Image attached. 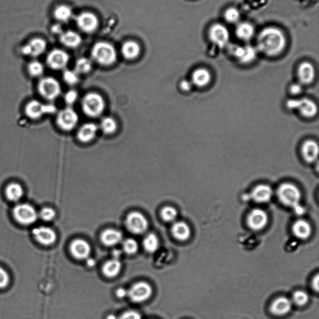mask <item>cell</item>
I'll return each instance as SVG.
<instances>
[{
  "mask_svg": "<svg viewBox=\"0 0 319 319\" xmlns=\"http://www.w3.org/2000/svg\"><path fill=\"white\" fill-rule=\"evenodd\" d=\"M256 42L258 50L268 56H276L285 49L286 38L280 29L270 26L260 32Z\"/></svg>",
  "mask_w": 319,
  "mask_h": 319,
  "instance_id": "6da1fadb",
  "label": "cell"
},
{
  "mask_svg": "<svg viewBox=\"0 0 319 319\" xmlns=\"http://www.w3.org/2000/svg\"><path fill=\"white\" fill-rule=\"evenodd\" d=\"M277 194L280 201L284 205L292 208L298 214H303V208L300 204L301 199L300 191L295 184L290 183L281 184L278 189Z\"/></svg>",
  "mask_w": 319,
  "mask_h": 319,
  "instance_id": "7a4b0ae2",
  "label": "cell"
},
{
  "mask_svg": "<svg viewBox=\"0 0 319 319\" xmlns=\"http://www.w3.org/2000/svg\"><path fill=\"white\" fill-rule=\"evenodd\" d=\"M106 108L104 98L100 94L90 92L86 94L81 100V108L88 117L96 118L102 114Z\"/></svg>",
  "mask_w": 319,
  "mask_h": 319,
  "instance_id": "3957f363",
  "label": "cell"
},
{
  "mask_svg": "<svg viewBox=\"0 0 319 319\" xmlns=\"http://www.w3.org/2000/svg\"><path fill=\"white\" fill-rule=\"evenodd\" d=\"M91 55L94 60L104 66L113 64L118 57L115 48L106 42L96 43L92 48Z\"/></svg>",
  "mask_w": 319,
  "mask_h": 319,
  "instance_id": "277c9868",
  "label": "cell"
},
{
  "mask_svg": "<svg viewBox=\"0 0 319 319\" xmlns=\"http://www.w3.org/2000/svg\"><path fill=\"white\" fill-rule=\"evenodd\" d=\"M40 97L52 102L62 94V90L59 81L50 76L40 78L37 86Z\"/></svg>",
  "mask_w": 319,
  "mask_h": 319,
  "instance_id": "5b68a950",
  "label": "cell"
},
{
  "mask_svg": "<svg viewBox=\"0 0 319 319\" xmlns=\"http://www.w3.org/2000/svg\"><path fill=\"white\" fill-rule=\"evenodd\" d=\"M57 112V108L54 104L43 103L38 100H30L25 106L24 114L28 118L38 120L46 115L54 114Z\"/></svg>",
  "mask_w": 319,
  "mask_h": 319,
  "instance_id": "8992f818",
  "label": "cell"
},
{
  "mask_svg": "<svg viewBox=\"0 0 319 319\" xmlns=\"http://www.w3.org/2000/svg\"><path fill=\"white\" fill-rule=\"evenodd\" d=\"M79 116L76 111L70 106L62 108L58 112L56 124L58 128L63 132H70L77 126Z\"/></svg>",
  "mask_w": 319,
  "mask_h": 319,
  "instance_id": "52a82bcc",
  "label": "cell"
},
{
  "mask_svg": "<svg viewBox=\"0 0 319 319\" xmlns=\"http://www.w3.org/2000/svg\"><path fill=\"white\" fill-rule=\"evenodd\" d=\"M12 216L19 224L29 226L36 222L38 214L31 204H21L14 206L12 210Z\"/></svg>",
  "mask_w": 319,
  "mask_h": 319,
  "instance_id": "ba28073f",
  "label": "cell"
},
{
  "mask_svg": "<svg viewBox=\"0 0 319 319\" xmlns=\"http://www.w3.org/2000/svg\"><path fill=\"white\" fill-rule=\"evenodd\" d=\"M288 110H297L306 118H312L317 114L318 108L313 100L307 98L288 100L286 103Z\"/></svg>",
  "mask_w": 319,
  "mask_h": 319,
  "instance_id": "9c48e42d",
  "label": "cell"
},
{
  "mask_svg": "<svg viewBox=\"0 0 319 319\" xmlns=\"http://www.w3.org/2000/svg\"><path fill=\"white\" fill-rule=\"evenodd\" d=\"M126 222L129 231L136 234H144L148 226V222L146 217L140 212H136L128 214Z\"/></svg>",
  "mask_w": 319,
  "mask_h": 319,
  "instance_id": "30bf717a",
  "label": "cell"
},
{
  "mask_svg": "<svg viewBox=\"0 0 319 319\" xmlns=\"http://www.w3.org/2000/svg\"><path fill=\"white\" fill-rule=\"evenodd\" d=\"M208 36L210 40L220 48L226 46L230 38L228 30L220 24L212 25L209 30Z\"/></svg>",
  "mask_w": 319,
  "mask_h": 319,
  "instance_id": "8fae6325",
  "label": "cell"
},
{
  "mask_svg": "<svg viewBox=\"0 0 319 319\" xmlns=\"http://www.w3.org/2000/svg\"><path fill=\"white\" fill-rule=\"evenodd\" d=\"M70 62V56L64 50H53L47 56L46 63L53 70H64Z\"/></svg>",
  "mask_w": 319,
  "mask_h": 319,
  "instance_id": "7c38bea8",
  "label": "cell"
},
{
  "mask_svg": "<svg viewBox=\"0 0 319 319\" xmlns=\"http://www.w3.org/2000/svg\"><path fill=\"white\" fill-rule=\"evenodd\" d=\"M152 292V288L148 283L140 282L132 286L128 294L133 302H142L148 300Z\"/></svg>",
  "mask_w": 319,
  "mask_h": 319,
  "instance_id": "4fadbf2b",
  "label": "cell"
},
{
  "mask_svg": "<svg viewBox=\"0 0 319 319\" xmlns=\"http://www.w3.org/2000/svg\"><path fill=\"white\" fill-rule=\"evenodd\" d=\"M76 22L79 28L86 32L95 31L98 25V18L92 12H81L76 17Z\"/></svg>",
  "mask_w": 319,
  "mask_h": 319,
  "instance_id": "5bb4252c",
  "label": "cell"
},
{
  "mask_svg": "<svg viewBox=\"0 0 319 319\" xmlns=\"http://www.w3.org/2000/svg\"><path fill=\"white\" fill-rule=\"evenodd\" d=\"M234 57L242 64H248L254 62L257 57L258 50L252 45L234 46L232 50Z\"/></svg>",
  "mask_w": 319,
  "mask_h": 319,
  "instance_id": "9a60e30c",
  "label": "cell"
},
{
  "mask_svg": "<svg viewBox=\"0 0 319 319\" xmlns=\"http://www.w3.org/2000/svg\"><path fill=\"white\" fill-rule=\"evenodd\" d=\"M32 234L38 242L46 246L54 244L57 238L54 230L46 226L35 228L32 230Z\"/></svg>",
  "mask_w": 319,
  "mask_h": 319,
  "instance_id": "2e32d148",
  "label": "cell"
},
{
  "mask_svg": "<svg viewBox=\"0 0 319 319\" xmlns=\"http://www.w3.org/2000/svg\"><path fill=\"white\" fill-rule=\"evenodd\" d=\"M47 44L44 40L40 38H34L24 46L22 52L27 56L37 58L45 52Z\"/></svg>",
  "mask_w": 319,
  "mask_h": 319,
  "instance_id": "e0dca14e",
  "label": "cell"
},
{
  "mask_svg": "<svg viewBox=\"0 0 319 319\" xmlns=\"http://www.w3.org/2000/svg\"><path fill=\"white\" fill-rule=\"evenodd\" d=\"M248 226L254 231L264 228L268 222V216L264 210L254 209L250 212L247 219Z\"/></svg>",
  "mask_w": 319,
  "mask_h": 319,
  "instance_id": "ac0fdd59",
  "label": "cell"
},
{
  "mask_svg": "<svg viewBox=\"0 0 319 319\" xmlns=\"http://www.w3.org/2000/svg\"><path fill=\"white\" fill-rule=\"evenodd\" d=\"M98 130L97 124L93 122H88L82 124L77 132L78 140L81 143L90 142L96 138Z\"/></svg>",
  "mask_w": 319,
  "mask_h": 319,
  "instance_id": "d6986e66",
  "label": "cell"
},
{
  "mask_svg": "<svg viewBox=\"0 0 319 319\" xmlns=\"http://www.w3.org/2000/svg\"><path fill=\"white\" fill-rule=\"evenodd\" d=\"M292 307V301L286 297H280L273 301L270 306V311L272 314L281 317L290 313Z\"/></svg>",
  "mask_w": 319,
  "mask_h": 319,
  "instance_id": "ffe728a7",
  "label": "cell"
},
{
  "mask_svg": "<svg viewBox=\"0 0 319 319\" xmlns=\"http://www.w3.org/2000/svg\"><path fill=\"white\" fill-rule=\"evenodd\" d=\"M273 196L272 187L267 184H260L253 188L250 196L255 202L264 204L270 202Z\"/></svg>",
  "mask_w": 319,
  "mask_h": 319,
  "instance_id": "44dd1931",
  "label": "cell"
},
{
  "mask_svg": "<svg viewBox=\"0 0 319 319\" xmlns=\"http://www.w3.org/2000/svg\"><path fill=\"white\" fill-rule=\"evenodd\" d=\"M70 250L73 256L76 259L84 260L90 254V247L86 240L78 239L70 244Z\"/></svg>",
  "mask_w": 319,
  "mask_h": 319,
  "instance_id": "7402d4cb",
  "label": "cell"
},
{
  "mask_svg": "<svg viewBox=\"0 0 319 319\" xmlns=\"http://www.w3.org/2000/svg\"><path fill=\"white\" fill-rule=\"evenodd\" d=\"M298 75L301 84H310L315 78L314 68L310 62H303L298 66Z\"/></svg>",
  "mask_w": 319,
  "mask_h": 319,
  "instance_id": "603a6c76",
  "label": "cell"
},
{
  "mask_svg": "<svg viewBox=\"0 0 319 319\" xmlns=\"http://www.w3.org/2000/svg\"><path fill=\"white\" fill-rule=\"evenodd\" d=\"M318 151V143L312 140L306 141L301 148L303 158L308 164H312L317 160Z\"/></svg>",
  "mask_w": 319,
  "mask_h": 319,
  "instance_id": "cb8c5ba5",
  "label": "cell"
},
{
  "mask_svg": "<svg viewBox=\"0 0 319 319\" xmlns=\"http://www.w3.org/2000/svg\"><path fill=\"white\" fill-rule=\"evenodd\" d=\"M211 80L212 75L209 70L202 68L194 70L192 75L191 82L196 87L204 88L209 84Z\"/></svg>",
  "mask_w": 319,
  "mask_h": 319,
  "instance_id": "d4e9b609",
  "label": "cell"
},
{
  "mask_svg": "<svg viewBox=\"0 0 319 319\" xmlns=\"http://www.w3.org/2000/svg\"><path fill=\"white\" fill-rule=\"evenodd\" d=\"M4 194L9 201L18 202L24 196V189L22 184L17 182H12L5 187Z\"/></svg>",
  "mask_w": 319,
  "mask_h": 319,
  "instance_id": "484cf974",
  "label": "cell"
},
{
  "mask_svg": "<svg viewBox=\"0 0 319 319\" xmlns=\"http://www.w3.org/2000/svg\"><path fill=\"white\" fill-rule=\"evenodd\" d=\"M292 232L298 238L306 240L310 236L312 232V228L308 222L305 220H300L293 224Z\"/></svg>",
  "mask_w": 319,
  "mask_h": 319,
  "instance_id": "4316f807",
  "label": "cell"
},
{
  "mask_svg": "<svg viewBox=\"0 0 319 319\" xmlns=\"http://www.w3.org/2000/svg\"><path fill=\"white\" fill-rule=\"evenodd\" d=\"M122 238V234L118 230L108 229L102 232L100 239L104 244L108 246H114L120 242Z\"/></svg>",
  "mask_w": 319,
  "mask_h": 319,
  "instance_id": "83f0119b",
  "label": "cell"
},
{
  "mask_svg": "<svg viewBox=\"0 0 319 319\" xmlns=\"http://www.w3.org/2000/svg\"><path fill=\"white\" fill-rule=\"evenodd\" d=\"M172 234L176 240L184 242L190 237V228L186 222H176L172 228Z\"/></svg>",
  "mask_w": 319,
  "mask_h": 319,
  "instance_id": "f1b7e54d",
  "label": "cell"
},
{
  "mask_svg": "<svg viewBox=\"0 0 319 319\" xmlns=\"http://www.w3.org/2000/svg\"><path fill=\"white\" fill-rule=\"evenodd\" d=\"M60 42L65 46L75 48L79 46L82 42V38L78 32L73 31L63 32L60 35Z\"/></svg>",
  "mask_w": 319,
  "mask_h": 319,
  "instance_id": "f546056e",
  "label": "cell"
},
{
  "mask_svg": "<svg viewBox=\"0 0 319 319\" xmlns=\"http://www.w3.org/2000/svg\"><path fill=\"white\" fill-rule=\"evenodd\" d=\"M236 36L240 40L248 42L254 37L255 30L253 25L248 22H242L236 28Z\"/></svg>",
  "mask_w": 319,
  "mask_h": 319,
  "instance_id": "4dcf8cb0",
  "label": "cell"
},
{
  "mask_svg": "<svg viewBox=\"0 0 319 319\" xmlns=\"http://www.w3.org/2000/svg\"><path fill=\"white\" fill-rule=\"evenodd\" d=\"M121 52L123 56L126 60L136 59L140 54V46L134 40H128L124 43L122 46Z\"/></svg>",
  "mask_w": 319,
  "mask_h": 319,
  "instance_id": "1f68e13d",
  "label": "cell"
},
{
  "mask_svg": "<svg viewBox=\"0 0 319 319\" xmlns=\"http://www.w3.org/2000/svg\"><path fill=\"white\" fill-rule=\"evenodd\" d=\"M118 128L117 121L110 116L103 118L101 120L100 126H98V128H100V130L106 135H111V134H114L118 130Z\"/></svg>",
  "mask_w": 319,
  "mask_h": 319,
  "instance_id": "d6a6232c",
  "label": "cell"
},
{
  "mask_svg": "<svg viewBox=\"0 0 319 319\" xmlns=\"http://www.w3.org/2000/svg\"><path fill=\"white\" fill-rule=\"evenodd\" d=\"M121 268L120 260L113 259L106 262L103 267V272L108 278H114L120 274Z\"/></svg>",
  "mask_w": 319,
  "mask_h": 319,
  "instance_id": "836d02e7",
  "label": "cell"
},
{
  "mask_svg": "<svg viewBox=\"0 0 319 319\" xmlns=\"http://www.w3.org/2000/svg\"><path fill=\"white\" fill-rule=\"evenodd\" d=\"M72 9L65 4L60 5L56 8L54 11L55 18L62 22L70 21L72 17Z\"/></svg>",
  "mask_w": 319,
  "mask_h": 319,
  "instance_id": "e575fe53",
  "label": "cell"
},
{
  "mask_svg": "<svg viewBox=\"0 0 319 319\" xmlns=\"http://www.w3.org/2000/svg\"><path fill=\"white\" fill-rule=\"evenodd\" d=\"M92 68V62L87 58H80L76 62L74 70L78 74H87Z\"/></svg>",
  "mask_w": 319,
  "mask_h": 319,
  "instance_id": "d590c367",
  "label": "cell"
},
{
  "mask_svg": "<svg viewBox=\"0 0 319 319\" xmlns=\"http://www.w3.org/2000/svg\"><path fill=\"white\" fill-rule=\"evenodd\" d=\"M27 70L30 76L39 78L44 74V66L39 60H34L28 65Z\"/></svg>",
  "mask_w": 319,
  "mask_h": 319,
  "instance_id": "8d00e7d4",
  "label": "cell"
},
{
  "mask_svg": "<svg viewBox=\"0 0 319 319\" xmlns=\"http://www.w3.org/2000/svg\"><path fill=\"white\" fill-rule=\"evenodd\" d=\"M144 247L148 252L154 253L159 248V240L156 234H151L148 235L144 240Z\"/></svg>",
  "mask_w": 319,
  "mask_h": 319,
  "instance_id": "74e56055",
  "label": "cell"
},
{
  "mask_svg": "<svg viewBox=\"0 0 319 319\" xmlns=\"http://www.w3.org/2000/svg\"><path fill=\"white\" fill-rule=\"evenodd\" d=\"M62 79L69 86L77 84L80 81V74L74 70H65L63 72Z\"/></svg>",
  "mask_w": 319,
  "mask_h": 319,
  "instance_id": "f35d334b",
  "label": "cell"
},
{
  "mask_svg": "<svg viewBox=\"0 0 319 319\" xmlns=\"http://www.w3.org/2000/svg\"><path fill=\"white\" fill-rule=\"evenodd\" d=\"M308 298H310L308 295L305 291L297 290L293 294L292 300L291 301H292L296 305L302 307L307 304Z\"/></svg>",
  "mask_w": 319,
  "mask_h": 319,
  "instance_id": "ab89813d",
  "label": "cell"
},
{
  "mask_svg": "<svg viewBox=\"0 0 319 319\" xmlns=\"http://www.w3.org/2000/svg\"><path fill=\"white\" fill-rule=\"evenodd\" d=\"M240 16L239 10L234 7L230 8L224 14V18L226 22L232 24L238 22Z\"/></svg>",
  "mask_w": 319,
  "mask_h": 319,
  "instance_id": "60d3db41",
  "label": "cell"
},
{
  "mask_svg": "<svg viewBox=\"0 0 319 319\" xmlns=\"http://www.w3.org/2000/svg\"><path fill=\"white\" fill-rule=\"evenodd\" d=\"M161 215L164 221L170 222L176 219L177 212L173 207L166 206L162 209Z\"/></svg>",
  "mask_w": 319,
  "mask_h": 319,
  "instance_id": "b9f144b4",
  "label": "cell"
},
{
  "mask_svg": "<svg viewBox=\"0 0 319 319\" xmlns=\"http://www.w3.org/2000/svg\"><path fill=\"white\" fill-rule=\"evenodd\" d=\"M123 248L126 254H134L138 252V246L136 240L128 239L124 242Z\"/></svg>",
  "mask_w": 319,
  "mask_h": 319,
  "instance_id": "7bdbcfd3",
  "label": "cell"
},
{
  "mask_svg": "<svg viewBox=\"0 0 319 319\" xmlns=\"http://www.w3.org/2000/svg\"><path fill=\"white\" fill-rule=\"evenodd\" d=\"M79 98L77 90H70L64 94V100L66 104L68 106L72 107V106L76 102Z\"/></svg>",
  "mask_w": 319,
  "mask_h": 319,
  "instance_id": "ee69618b",
  "label": "cell"
},
{
  "mask_svg": "<svg viewBox=\"0 0 319 319\" xmlns=\"http://www.w3.org/2000/svg\"><path fill=\"white\" fill-rule=\"evenodd\" d=\"M56 212L54 210L50 207H45L40 210V216L43 221L50 222L54 218Z\"/></svg>",
  "mask_w": 319,
  "mask_h": 319,
  "instance_id": "f6af8a7d",
  "label": "cell"
},
{
  "mask_svg": "<svg viewBox=\"0 0 319 319\" xmlns=\"http://www.w3.org/2000/svg\"><path fill=\"white\" fill-rule=\"evenodd\" d=\"M10 281L8 273L4 268L0 266V290L8 287Z\"/></svg>",
  "mask_w": 319,
  "mask_h": 319,
  "instance_id": "bcb514c9",
  "label": "cell"
},
{
  "mask_svg": "<svg viewBox=\"0 0 319 319\" xmlns=\"http://www.w3.org/2000/svg\"><path fill=\"white\" fill-rule=\"evenodd\" d=\"M120 319H142L140 314L136 311L130 310L124 313Z\"/></svg>",
  "mask_w": 319,
  "mask_h": 319,
  "instance_id": "7dc6e473",
  "label": "cell"
},
{
  "mask_svg": "<svg viewBox=\"0 0 319 319\" xmlns=\"http://www.w3.org/2000/svg\"><path fill=\"white\" fill-rule=\"evenodd\" d=\"M290 92L293 95H298L302 92L303 88L300 83H294L290 86Z\"/></svg>",
  "mask_w": 319,
  "mask_h": 319,
  "instance_id": "c3c4849f",
  "label": "cell"
},
{
  "mask_svg": "<svg viewBox=\"0 0 319 319\" xmlns=\"http://www.w3.org/2000/svg\"><path fill=\"white\" fill-rule=\"evenodd\" d=\"M192 87H193V84H192L191 81L188 80H183L180 83V88L184 92H188L192 90Z\"/></svg>",
  "mask_w": 319,
  "mask_h": 319,
  "instance_id": "681fc988",
  "label": "cell"
},
{
  "mask_svg": "<svg viewBox=\"0 0 319 319\" xmlns=\"http://www.w3.org/2000/svg\"><path fill=\"white\" fill-rule=\"evenodd\" d=\"M116 294H117L118 298H122L126 297V294H128V292H126V290H124V288H118L117 292H116Z\"/></svg>",
  "mask_w": 319,
  "mask_h": 319,
  "instance_id": "f907efd6",
  "label": "cell"
},
{
  "mask_svg": "<svg viewBox=\"0 0 319 319\" xmlns=\"http://www.w3.org/2000/svg\"><path fill=\"white\" fill-rule=\"evenodd\" d=\"M318 275H316V276L314 278L312 281V287L316 290V292H318V282H319V278Z\"/></svg>",
  "mask_w": 319,
  "mask_h": 319,
  "instance_id": "816d5d0a",
  "label": "cell"
},
{
  "mask_svg": "<svg viewBox=\"0 0 319 319\" xmlns=\"http://www.w3.org/2000/svg\"><path fill=\"white\" fill-rule=\"evenodd\" d=\"M52 31L55 34H62V26L60 25H54V26L52 27Z\"/></svg>",
  "mask_w": 319,
  "mask_h": 319,
  "instance_id": "f5cc1de1",
  "label": "cell"
},
{
  "mask_svg": "<svg viewBox=\"0 0 319 319\" xmlns=\"http://www.w3.org/2000/svg\"><path fill=\"white\" fill-rule=\"evenodd\" d=\"M113 256L114 259L118 260L120 259V258L121 256L122 252L120 250H114L113 252Z\"/></svg>",
  "mask_w": 319,
  "mask_h": 319,
  "instance_id": "db71d44e",
  "label": "cell"
},
{
  "mask_svg": "<svg viewBox=\"0 0 319 319\" xmlns=\"http://www.w3.org/2000/svg\"><path fill=\"white\" fill-rule=\"evenodd\" d=\"M87 264L88 267H93L96 264V262L94 260L88 259L87 262Z\"/></svg>",
  "mask_w": 319,
  "mask_h": 319,
  "instance_id": "11a10c76",
  "label": "cell"
},
{
  "mask_svg": "<svg viewBox=\"0 0 319 319\" xmlns=\"http://www.w3.org/2000/svg\"><path fill=\"white\" fill-rule=\"evenodd\" d=\"M107 319H117V318H116V316L111 314V315L108 316Z\"/></svg>",
  "mask_w": 319,
  "mask_h": 319,
  "instance_id": "9f6ffc18",
  "label": "cell"
}]
</instances>
